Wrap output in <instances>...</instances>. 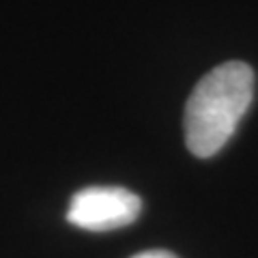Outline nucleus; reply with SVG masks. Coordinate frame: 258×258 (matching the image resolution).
<instances>
[{
  "label": "nucleus",
  "mask_w": 258,
  "mask_h": 258,
  "mask_svg": "<svg viewBox=\"0 0 258 258\" xmlns=\"http://www.w3.org/2000/svg\"><path fill=\"white\" fill-rule=\"evenodd\" d=\"M254 97V71L241 60L211 69L185 106V144L196 157H213L235 134Z\"/></svg>",
  "instance_id": "f257e3e1"
},
{
  "label": "nucleus",
  "mask_w": 258,
  "mask_h": 258,
  "mask_svg": "<svg viewBox=\"0 0 258 258\" xmlns=\"http://www.w3.org/2000/svg\"><path fill=\"white\" fill-rule=\"evenodd\" d=\"M142 200L138 194L114 185H93L74 194L67 209V222L82 230L108 232L138 220Z\"/></svg>",
  "instance_id": "f03ea898"
},
{
  "label": "nucleus",
  "mask_w": 258,
  "mask_h": 258,
  "mask_svg": "<svg viewBox=\"0 0 258 258\" xmlns=\"http://www.w3.org/2000/svg\"><path fill=\"white\" fill-rule=\"evenodd\" d=\"M132 258H179V256H174L172 252H166V249H147V252H140Z\"/></svg>",
  "instance_id": "7ed1b4c3"
}]
</instances>
